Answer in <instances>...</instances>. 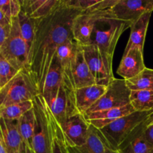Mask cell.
<instances>
[{
  "instance_id": "obj_7",
  "label": "cell",
  "mask_w": 153,
  "mask_h": 153,
  "mask_svg": "<svg viewBox=\"0 0 153 153\" xmlns=\"http://www.w3.org/2000/svg\"><path fill=\"white\" fill-rule=\"evenodd\" d=\"M0 55L17 70L29 69L28 47L21 35L17 17L12 19L10 34L0 48Z\"/></svg>"
},
{
  "instance_id": "obj_4",
  "label": "cell",
  "mask_w": 153,
  "mask_h": 153,
  "mask_svg": "<svg viewBox=\"0 0 153 153\" xmlns=\"http://www.w3.org/2000/svg\"><path fill=\"white\" fill-rule=\"evenodd\" d=\"M40 94L34 76L29 69L24 68L0 88V109L22 102L33 101Z\"/></svg>"
},
{
  "instance_id": "obj_23",
  "label": "cell",
  "mask_w": 153,
  "mask_h": 153,
  "mask_svg": "<svg viewBox=\"0 0 153 153\" xmlns=\"http://www.w3.org/2000/svg\"><path fill=\"white\" fill-rule=\"evenodd\" d=\"M17 18L21 35L25 40L27 47H28V61H29L30 54H31L33 42H34V37H35L36 30H37V27L40 19L30 18L22 11L19 13Z\"/></svg>"
},
{
  "instance_id": "obj_29",
  "label": "cell",
  "mask_w": 153,
  "mask_h": 153,
  "mask_svg": "<svg viewBox=\"0 0 153 153\" xmlns=\"http://www.w3.org/2000/svg\"><path fill=\"white\" fill-rule=\"evenodd\" d=\"M19 71L0 55V88L8 83Z\"/></svg>"
},
{
  "instance_id": "obj_38",
  "label": "cell",
  "mask_w": 153,
  "mask_h": 153,
  "mask_svg": "<svg viewBox=\"0 0 153 153\" xmlns=\"http://www.w3.org/2000/svg\"><path fill=\"white\" fill-rule=\"evenodd\" d=\"M105 153H120V152L119 151L113 150V149H110V148H108L106 146V152Z\"/></svg>"
},
{
  "instance_id": "obj_20",
  "label": "cell",
  "mask_w": 153,
  "mask_h": 153,
  "mask_svg": "<svg viewBox=\"0 0 153 153\" xmlns=\"http://www.w3.org/2000/svg\"><path fill=\"white\" fill-rule=\"evenodd\" d=\"M0 128L7 153H18L23 140L19 129V120L0 117Z\"/></svg>"
},
{
  "instance_id": "obj_16",
  "label": "cell",
  "mask_w": 153,
  "mask_h": 153,
  "mask_svg": "<svg viewBox=\"0 0 153 153\" xmlns=\"http://www.w3.org/2000/svg\"><path fill=\"white\" fill-rule=\"evenodd\" d=\"M107 86L94 85L75 90V100L79 113L85 114L105 93Z\"/></svg>"
},
{
  "instance_id": "obj_11",
  "label": "cell",
  "mask_w": 153,
  "mask_h": 153,
  "mask_svg": "<svg viewBox=\"0 0 153 153\" xmlns=\"http://www.w3.org/2000/svg\"><path fill=\"white\" fill-rule=\"evenodd\" d=\"M116 18L131 24L146 13L153 11V0H117L111 8Z\"/></svg>"
},
{
  "instance_id": "obj_13",
  "label": "cell",
  "mask_w": 153,
  "mask_h": 153,
  "mask_svg": "<svg viewBox=\"0 0 153 153\" xmlns=\"http://www.w3.org/2000/svg\"><path fill=\"white\" fill-rule=\"evenodd\" d=\"M79 47V45L73 39H70L57 49L55 54L61 64L63 83L68 89L72 91H75L72 73Z\"/></svg>"
},
{
  "instance_id": "obj_14",
  "label": "cell",
  "mask_w": 153,
  "mask_h": 153,
  "mask_svg": "<svg viewBox=\"0 0 153 153\" xmlns=\"http://www.w3.org/2000/svg\"><path fill=\"white\" fill-rule=\"evenodd\" d=\"M145 68L143 51L137 48H133L123 53L117 73L123 79L128 80L137 76Z\"/></svg>"
},
{
  "instance_id": "obj_24",
  "label": "cell",
  "mask_w": 153,
  "mask_h": 153,
  "mask_svg": "<svg viewBox=\"0 0 153 153\" xmlns=\"http://www.w3.org/2000/svg\"><path fill=\"white\" fill-rule=\"evenodd\" d=\"M125 81L131 91H153V70L146 67L137 76Z\"/></svg>"
},
{
  "instance_id": "obj_1",
  "label": "cell",
  "mask_w": 153,
  "mask_h": 153,
  "mask_svg": "<svg viewBox=\"0 0 153 153\" xmlns=\"http://www.w3.org/2000/svg\"><path fill=\"white\" fill-rule=\"evenodd\" d=\"M83 10L61 4L49 16L40 19L33 42L28 68L37 80L42 93L45 79L48 74L57 49L70 39L75 18Z\"/></svg>"
},
{
  "instance_id": "obj_8",
  "label": "cell",
  "mask_w": 153,
  "mask_h": 153,
  "mask_svg": "<svg viewBox=\"0 0 153 153\" xmlns=\"http://www.w3.org/2000/svg\"><path fill=\"white\" fill-rule=\"evenodd\" d=\"M81 46L85 61L95 79L96 84L108 86L114 79L113 74L114 56L102 52L94 44Z\"/></svg>"
},
{
  "instance_id": "obj_15",
  "label": "cell",
  "mask_w": 153,
  "mask_h": 153,
  "mask_svg": "<svg viewBox=\"0 0 153 153\" xmlns=\"http://www.w3.org/2000/svg\"><path fill=\"white\" fill-rule=\"evenodd\" d=\"M62 82L63 76L61 64L58 58L55 56L45 79L41 93V95L45 99L49 106L52 105L58 97Z\"/></svg>"
},
{
  "instance_id": "obj_12",
  "label": "cell",
  "mask_w": 153,
  "mask_h": 153,
  "mask_svg": "<svg viewBox=\"0 0 153 153\" xmlns=\"http://www.w3.org/2000/svg\"><path fill=\"white\" fill-rule=\"evenodd\" d=\"M49 107L56 122L61 126L70 117L79 113L75 100V91L68 89L62 82L58 97Z\"/></svg>"
},
{
  "instance_id": "obj_25",
  "label": "cell",
  "mask_w": 153,
  "mask_h": 153,
  "mask_svg": "<svg viewBox=\"0 0 153 153\" xmlns=\"http://www.w3.org/2000/svg\"><path fill=\"white\" fill-rule=\"evenodd\" d=\"M34 107L28 111L19 120V129L21 137L24 143L32 149V140L34 131Z\"/></svg>"
},
{
  "instance_id": "obj_27",
  "label": "cell",
  "mask_w": 153,
  "mask_h": 153,
  "mask_svg": "<svg viewBox=\"0 0 153 153\" xmlns=\"http://www.w3.org/2000/svg\"><path fill=\"white\" fill-rule=\"evenodd\" d=\"M34 107L33 101H26L11 105L0 109V117L10 120H19L26 112Z\"/></svg>"
},
{
  "instance_id": "obj_33",
  "label": "cell",
  "mask_w": 153,
  "mask_h": 153,
  "mask_svg": "<svg viewBox=\"0 0 153 153\" xmlns=\"http://www.w3.org/2000/svg\"><path fill=\"white\" fill-rule=\"evenodd\" d=\"M143 135L146 140L153 146V114L149 117L146 123Z\"/></svg>"
},
{
  "instance_id": "obj_32",
  "label": "cell",
  "mask_w": 153,
  "mask_h": 153,
  "mask_svg": "<svg viewBox=\"0 0 153 153\" xmlns=\"http://www.w3.org/2000/svg\"><path fill=\"white\" fill-rule=\"evenodd\" d=\"M52 153H66V145L62 131L58 125L57 134L53 140Z\"/></svg>"
},
{
  "instance_id": "obj_17",
  "label": "cell",
  "mask_w": 153,
  "mask_h": 153,
  "mask_svg": "<svg viewBox=\"0 0 153 153\" xmlns=\"http://www.w3.org/2000/svg\"><path fill=\"white\" fill-rule=\"evenodd\" d=\"M134 111H136L134 110L132 105L129 104L123 107L114 108L96 112L85 117L92 126L97 129H100L114 122L117 120Z\"/></svg>"
},
{
  "instance_id": "obj_21",
  "label": "cell",
  "mask_w": 153,
  "mask_h": 153,
  "mask_svg": "<svg viewBox=\"0 0 153 153\" xmlns=\"http://www.w3.org/2000/svg\"><path fill=\"white\" fill-rule=\"evenodd\" d=\"M152 13H146L142 15L136 22L131 25V32L124 53L133 48H137L143 51L145 39L149 26Z\"/></svg>"
},
{
  "instance_id": "obj_5",
  "label": "cell",
  "mask_w": 153,
  "mask_h": 153,
  "mask_svg": "<svg viewBox=\"0 0 153 153\" xmlns=\"http://www.w3.org/2000/svg\"><path fill=\"white\" fill-rule=\"evenodd\" d=\"M132 24L114 16L111 9L97 21L93 30L91 44L97 46L102 52L114 56L115 48L123 33Z\"/></svg>"
},
{
  "instance_id": "obj_31",
  "label": "cell",
  "mask_w": 153,
  "mask_h": 153,
  "mask_svg": "<svg viewBox=\"0 0 153 153\" xmlns=\"http://www.w3.org/2000/svg\"><path fill=\"white\" fill-rule=\"evenodd\" d=\"M101 0H63L64 4L79 10H88L100 2Z\"/></svg>"
},
{
  "instance_id": "obj_28",
  "label": "cell",
  "mask_w": 153,
  "mask_h": 153,
  "mask_svg": "<svg viewBox=\"0 0 153 153\" xmlns=\"http://www.w3.org/2000/svg\"><path fill=\"white\" fill-rule=\"evenodd\" d=\"M119 152L120 153H151L153 152V146L145 139L142 133V134Z\"/></svg>"
},
{
  "instance_id": "obj_18",
  "label": "cell",
  "mask_w": 153,
  "mask_h": 153,
  "mask_svg": "<svg viewBox=\"0 0 153 153\" xmlns=\"http://www.w3.org/2000/svg\"><path fill=\"white\" fill-rule=\"evenodd\" d=\"M21 11L30 18L40 19L49 16L62 2V0H19Z\"/></svg>"
},
{
  "instance_id": "obj_39",
  "label": "cell",
  "mask_w": 153,
  "mask_h": 153,
  "mask_svg": "<svg viewBox=\"0 0 153 153\" xmlns=\"http://www.w3.org/2000/svg\"><path fill=\"white\" fill-rule=\"evenodd\" d=\"M66 153H70V152H68V150H67V147H66Z\"/></svg>"
},
{
  "instance_id": "obj_9",
  "label": "cell",
  "mask_w": 153,
  "mask_h": 153,
  "mask_svg": "<svg viewBox=\"0 0 153 153\" xmlns=\"http://www.w3.org/2000/svg\"><path fill=\"white\" fill-rule=\"evenodd\" d=\"M130 96L131 91L126 86V81L123 79H118L114 78L107 86L105 93L85 114L84 116L129 105Z\"/></svg>"
},
{
  "instance_id": "obj_10",
  "label": "cell",
  "mask_w": 153,
  "mask_h": 153,
  "mask_svg": "<svg viewBox=\"0 0 153 153\" xmlns=\"http://www.w3.org/2000/svg\"><path fill=\"white\" fill-rule=\"evenodd\" d=\"M67 147L83 145L87 141L91 124L83 114L77 113L70 117L61 126H59Z\"/></svg>"
},
{
  "instance_id": "obj_37",
  "label": "cell",
  "mask_w": 153,
  "mask_h": 153,
  "mask_svg": "<svg viewBox=\"0 0 153 153\" xmlns=\"http://www.w3.org/2000/svg\"><path fill=\"white\" fill-rule=\"evenodd\" d=\"M18 153H34V152L31 148L28 147V146L23 142L22 146H21L20 149H19V152Z\"/></svg>"
},
{
  "instance_id": "obj_6",
  "label": "cell",
  "mask_w": 153,
  "mask_h": 153,
  "mask_svg": "<svg viewBox=\"0 0 153 153\" xmlns=\"http://www.w3.org/2000/svg\"><path fill=\"white\" fill-rule=\"evenodd\" d=\"M117 2V0H101L94 7L78 15L73 20L72 27L73 40L80 46L91 44L95 23L106 14Z\"/></svg>"
},
{
  "instance_id": "obj_34",
  "label": "cell",
  "mask_w": 153,
  "mask_h": 153,
  "mask_svg": "<svg viewBox=\"0 0 153 153\" xmlns=\"http://www.w3.org/2000/svg\"><path fill=\"white\" fill-rule=\"evenodd\" d=\"M10 27H11V25L8 27H4L0 25V48L4 44V41L10 34Z\"/></svg>"
},
{
  "instance_id": "obj_19",
  "label": "cell",
  "mask_w": 153,
  "mask_h": 153,
  "mask_svg": "<svg viewBox=\"0 0 153 153\" xmlns=\"http://www.w3.org/2000/svg\"><path fill=\"white\" fill-rule=\"evenodd\" d=\"M73 79L75 90L85 87L97 85L89 67L85 61L82 46L79 45V50L73 67Z\"/></svg>"
},
{
  "instance_id": "obj_30",
  "label": "cell",
  "mask_w": 153,
  "mask_h": 153,
  "mask_svg": "<svg viewBox=\"0 0 153 153\" xmlns=\"http://www.w3.org/2000/svg\"><path fill=\"white\" fill-rule=\"evenodd\" d=\"M0 9L8 19L17 17L21 12L19 0H0Z\"/></svg>"
},
{
  "instance_id": "obj_40",
  "label": "cell",
  "mask_w": 153,
  "mask_h": 153,
  "mask_svg": "<svg viewBox=\"0 0 153 153\" xmlns=\"http://www.w3.org/2000/svg\"><path fill=\"white\" fill-rule=\"evenodd\" d=\"M151 153H153V152H151Z\"/></svg>"
},
{
  "instance_id": "obj_26",
  "label": "cell",
  "mask_w": 153,
  "mask_h": 153,
  "mask_svg": "<svg viewBox=\"0 0 153 153\" xmlns=\"http://www.w3.org/2000/svg\"><path fill=\"white\" fill-rule=\"evenodd\" d=\"M130 104L136 111L153 110V91H131Z\"/></svg>"
},
{
  "instance_id": "obj_22",
  "label": "cell",
  "mask_w": 153,
  "mask_h": 153,
  "mask_svg": "<svg viewBox=\"0 0 153 153\" xmlns=\"http://www.w3.org/2000/svg\"><path fill=\"white\" fill-rule=\"evenodd\" d=\"M67 147L70 153H105L106 146L99 134L98 130L91 125L87 141L80 146Z\"/></svg>"
},
{
  "instance_id": "obj_3",
  "label": "cell",
  "mask_w": 153,
  "mask_h": 153,
  "mask_svg": "<svg viewBox=\"0 0 153 153\" xmlns=\"http://www.w3.org/2000/svg\"><path fill=\"white\" fill-rule=\"evenodd\" d=\"M33 103L35 123L32 150L34 153H52V144L58 124L41 94L33 100Z\"/></svg>"
},
{
  "instance_id": "obj_2",
  "label": "cell",
  "mask_w": 153,
  "mask_h": 153,
  "mask_svg": "<svg viewBox=\"0 0 153 153\" xmlns=\"http://www.w3.org/2000/svg\"><path fill=\"white\" fill-rule=\"evenodd\" d=\"M153 110L134 111L98 130L107 147L120 151L142 134Z\"/></svg>"
},
{
  "instance_id": "obj_36",
  "label": "cell",
  "mask_w": 153,
  "mask_h": 153,
  "mask_svg": "<svg viewBox=\"0 0 153 153\" xmlns=\"http://www.w3.org/2000/svg\"><path fill=\"white\" fill-rule=\"evenodd\" d=\"M0 153H7L1 128H0Z\"/></svg>"
},
{
  "instance_id": "obj_35",
  "label": "cell",
  "mask_w": 153,
  "mask_h": 153,
  "mask_svg": "<svg viewBox=\"0 0 153 153\" xmlns=\"http://www.w3.org/2000/svg\"><path fill=\"white\" fill-rule=\"evenodd\" d=\"M11 21L10 19L7 17L3 13L0 9V25L4 27H8L11 25Z\"/></svg>"
}]
</instances>
